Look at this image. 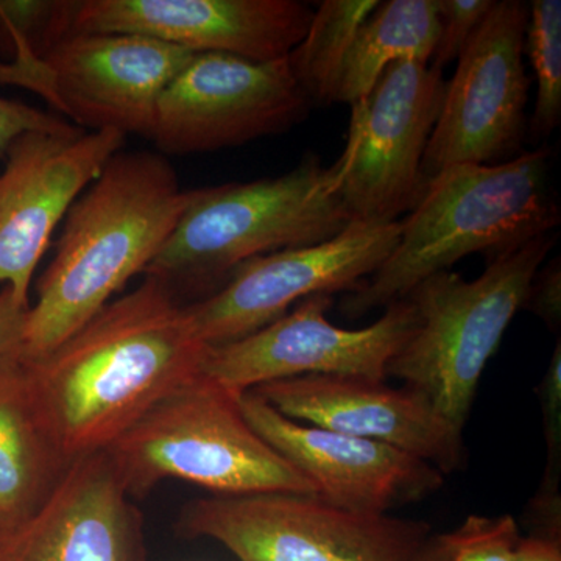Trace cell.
I'll return each instance as SVG.
<instances>
[{"label":"cell","mask_w":561,"mask_h":561,"mask_svg":"<svg viewBox=\"0 0 561 561\" xmlns=\"http://www.w3.org/2000/svg\"><path fill=\"white\" fill-rule=\"evenodd\" d=\"M206 350L186 305L146 276L50 353L20 359L41 420L70 463L106 451L158 402L201 378Z\"/></svg>","instance_id":"6da1fadb"},{"label":"cell","mask_w":561,"mask_h":561,"mask_svg":"<svg viewBox=\"0 0 561 561\" xmlns=\"http://www.w3.org/2000/svg\"><path fill=\"white\" fill-rule=\"evenodd\" d=\"M311 106L287 57L194 54L162 92L150 140L164 157L228 149L290 130Z\"/></svg>","instance_id":"7c38bea8"},{"label":"cell","mask_w":561,"mask_h":561,"mask_svg":"<svg viewBox=\"0 0 561 561\" xmlns=\"http://www.w3.org/2000/svg\"><path fill=\"white\" fill-rule=\"evenodd\" d=\"M522 535L511 515H471L430 548L434 561H516Z\"/></svg>","instance_id":"cb8c5ba5"},{"label":"cell","mask_w":561,"mask_h":561,"mask_svg":"<svg viewBox=\"0 0 561 561\" xmlns=\"http://www.w3.org/2000/svg\"><path fill=\"white\" fill-rule=\"evenodd\" d=\"M3 561H147L142 513L105 451L70 461Z\"/></svg>","instance_id":"ac0fdd59"},{"label":"cell","mask_w":561,"mask_h":561,"mask_svg":"<svg viewBox=\"0 0 561 561\" xmlns=\"http://www.w3.org/2000/svg\"><path fill=\"white\" fill-rule=\"evenodd\" d=\"M27 311V306L14 298L10 287H3L0 291V356L20 346Z\"/></svg>","instance_id":"f1b7e54d"},{"label":"cell","mask_w":561,"mask_h":561,"mask_svg":"<svg viewBox=\"0 0 561 561\" xmlns=\"http://www.w3.org/2000/svg\"><path fill=\"white\" fill-rule=\"evenodd\" d=\"M241 394L201 376L125 431L105 453L130 496H144L164 479L213 496H317L316 485L250 426Z\"/></svg>","instance_id":"8992f818"},{"label":"cell","mask_w":561,"mask_h":561,"mask_svg":"<svg viewBox=\"0 0 561 561\" xmlns=\"http://www.w3.org/2000/svg\"><path fill=\"white\" fill-rule=\"evenodd\" d=\"M245 420L279 456L316 485L317 496L343 511L389 515L443 485V472L411 453L280 415L253 391L239 398Z\"/></svg>","instance_id":"2e32d148"},{"label":"cell","mask_w":561,"mask_h":561,"mask_svg":"<svg viewBox=\"0 0 561 561\" xmlns=\"http://www.w3.org/2000/svg\"><path fill=\"white\" fill-rule=\"evenodd\" d=\"M524 308H529L552 331L559 330L561 320V265L560 257H553L531 280Z\"/></svg>","instance_id":"83f0119b"},{"label":"cell","mask_w":561,"mask_h":561,"mask_svg":"<svg viewBox=\"0 0 561 561\" xmlns=\"http://www.w3.org/2000/svg\"><path fill=\"white\" fill-rule=\"evenodd\" d=\"M77 0H0V57H43L72 35Z\"/></svg>","instance_id":"603a6c76"},{"label":"cell","mask_w":561,"mask_h":561,"mask_svg":"<svg viewBox=\"0 0 561 561\" xmlns=\"http://www.w3.org/2000/svg\"><path fill=\"white\" fill-rule=\"evenodd\" d=\"M548 147L500 164H463L427 181L390 256L342 301L351 319L404 300L424 279L470 254L486 261L557 230L559 203L549 180Z\"/></svg>","instance_id":"3957f363"},{"label":"cell","mask_w":561,"mask_h":561,"mask_svg":"<svg viewBox=\"0 0 561 561\" xmlns=\"http://www.w3.org/2000/svg\"><path fill=\"white\" fill-rule=\"evenodd\" d=\"M401 220L348 227L319 245L275 251L239 265L219 290L186 305L208 346L239 341L312 295L354 294L400 241Z\"/></svg>","instance_id":"4fadbf2b"},{"label":"cell","mask_w":561,"mask_h":561,"mask_svg":"<svg viewBox=\"0 0 561 561\" xmlns=\"http://www.w3.org/2000/svg\"><path fill=\"white\" fill-rule=\"evenodd\" d=\"M72 127V122L51 116L46 111L0 98V158L5 157L11 142L24 133L65 131Z\"/></svg>","instance_id":"484cf974"},{"label":"cell","mask_w":561,"mask_h":561,"mask_svg":"<svg viewBox=\"0 0 561 561\" xmlns=\"http://www.w3.org/2000/svg\"><path fill=\"white\" fill-rule=\"evenodd\" d=\"M0 561H3V560H2V556H0Z\"/></svg>","instance_id":"1f68e13d"},{"label":"cell","mask_w":561,"mask_h":561,"mask_svg":"<svg viewBox=\"0 0 561 561\" xmlns=\"http://www.w3.org/2000/svg\"><path fill=\"white\" fill-rule=\"evenodd\" d=\"M378 5L379 0H324L313 11L305 38L287 57L312 105H330L351 44Z\"/></svg>","instance_id":"44dd1931"},{"label":"cell","mask_w":561,"mask_h":561,"mask_svg":"<svg viewBox=\"0 0 561 561\" xmlns=\"http://www.w3.org/2000/svg\"><path fill=\"white\" fill-rule=\"evenodd\" d=\"M524 51L537 77V101L529 124L531 138H549L561 122V2L531 0Z\"/></svg>","instance_id":"7402d4cb"},{"label":"cell","mask_w":561,"mask_h":561,"mask_svg":"<svg viewBox=\"0 0 561 561\" xmlns=\"http://www.w3.org/2000/svg\"><path fill=\"white\" fill-rule=\"evenodd\" d=\"M445 91L442 70L398 61L351 106L348 144L335 162L351 221L391 224L415 208L427 186L421 162Z\"/></svg>","instance_id":"9c48e42d"},{"label":"cell","mask_w":561,"mask_h":561,"mask_svg":"<svg viewBox=\"0 0 561 561\" xmlns=\"http://www.w3.org/2000/svg\"><path fill=\"white\" fill-rule=\"evenodd\" d=\"M190 198L164 154L117 151L66 216L18 356L33 360L50 353L146 273Z\"/></svg>","instance_id":"7a4b0ae2"},{"label":"cell","mask_w":561,"mask_h":561,"mask_svg":"<svg viewBox=\"0 0 561 561\" xmlns=\"http://www.w3.org/2000/svg\"><path fill=\"white\" fill-rule=\"evenodd\" d=\"M69 461L44 426L16 351L0 356V545L50 496Z\"/></svg>","instance_id":"d6986e66"},{"label":"cell","mask_w":561,"mask_h":561,"mask_svg":"<svg viewBox=\"0 0 561 561\" xmlns=\"http://www.w3.org/2000/svg\"><path fill=\"white\" fill-rule=\"evenodd\" d=\"M350 224L339 195L337 168L305 154L297 168L275 179L191 191L186 209L146 276L173 294L181 286L208 291L209 297L243 262L319 245Z\"/></svg>","instance_id":"277c9868"},{"label":"cell","mask_w":561,"mask_h":561,"mask_svg":"<svg viewBox=\"0 0 561 561\" xmlns=\"http://www.w3.org/2000/svg\"><path fill=\"white\" fill-rule=\"evenodd\" d=\"M192 57L131 33H73L43 57L0 61V84L36 92L83 130L150 139L162 92Z\"/></svg>","instance_id":"ba28073f"},{"label":"cell","mask_w":561,"mask_h":561,"mask_svg":"<svg viewBox=\"0 0 561 561\" xmlns=\"http://www.w3.org/2000/svg\"><path fill=\"white\" fill-rule=\"evenodd\" d=\"M541 409L545 437L548 443L549 471L560 470L561 449V343L557 342L551 364L541 383Z\"/></svg>","instance_id":"4316f807"},{"label":"cell","mask_w":561,"mask_h":561,"mask_svg":"<svg viewBox=\"0 0 561 561\" xmlns=\"http://www.w3.org/2000/svg\"><path fill=\"white\" fill-rule=\"evenodd\" d=\"M529 3L500 0L468 41L451 81H446L437 124L421 172L430 181L454 165L512 160L526 135L529 79L524 38Z\"/></svg>","instance_id":"30bf717a"},{"label":"cell","mask_w":561,"mask_h":561,"mask_svg":"<svg viewBox=\"0 0 561 561\" xmlns=\"http://www.w3.org/2000/svg\"><path fill=\"white\" fill-rule=\"evenodd\" d=\"M516 561H561L560 535L538 534L522 538Z\"/></svg>","instance_id":"f546056e"},{"label":"cell","mask_w":561,"mask_h":561,"mask_svg":"<svg viewBox=\"0 0 561 561\" xmlns=\"http://www.w3.org/2000/svg\"><path fill=\"white\" fill-rule=\"evenodd\" d=\"M331 306V295H312L253 334L208 346L202 378L234 393L301 376L383 381L390 360L419 324L415 306L408 298L393 302L381 319L362 330L331 323L327 317Z\"/></svg>","instance_id":"8fae6325"},{"label":"cell","mask_w":561,"mask_h":561,"mask_svg":"<svg viewBox=\"0 0 561 561\" xmlns=\"http://www.w3.org/2000/svg\"><path fill=\"white\" fill-rule=\"evenodd\" d=\"M556 231L491 257L472 280L435 273L408 295L419 324L387 367L421 394L454 431L463 432L483 370L524 308L531 280L556 247Z\"/></svg>","instance_id":"5b68a950"},{"label":"cell","mask_w":561,"mask_h":561,"mask_svg":"<svg viewBox=\"0 0 561 561\" xmlns=\"http://www.w3.org/2000/svg\"><path fill=\"white\" fill-rule=\"evenodd\" d=\"M496 0H437L438 38L431 66L443 70L459 60L468 41L478 31Z\"/></svg>","instance_id":"d4e9b609"},{"label":"cell","mask_w":561,"mask_h":561,"mask_svg":"<svg viewBox=\"0 0 561 561\" xmlns=\"http://www.w3.org/2000/svg\"><path fill=\"white\" fill-rule=\"evenodd\" d=\"M313 10L300 0H79L73 33H131L194 51L283 60Z\"/></svg>","instance_id":"9a60e30c"},{"label":"cell","mask_w":561,"mask_h":561,"mask_svg":"<svg viewBox=\"0 0 561 561\" xmlns=\"http://www.w3.org/2000/svg\"><path fill=\"white\" fill-rule=\"evenodd\" d=\"M117 131H28L11 142L0 173V283L31 308V284L51 234L122 150Z\"/></svg>","instance_id":"5bb4252c"},{"label":"cell","mask_w":561,"mask_h":561,"mask_svg":"<svg viewBox=\"0 0 561 561\" xmlns=\"http://www.w3.org/2000/svg\"><path fill=\"white\" fill-rule=\"evenodd\" d=\"M416 561H434L432 560L430 548H424V551L420 553L419 559Z\"/></svg>","instance_id":"4dcf8cb0"},{"label":"cell","mask_w":561,"mask_h":561,"mask_svg":"<svg viewBox=\"0 0 561 561\" xmlns=\"http://www.w3.org/2000/svg\"><path fill=\"white\" fill-rule=\"evenodd\" d=\"M179 530L220 542L239 561H416L430 526L309 494L262 493L192 501Z\"/></svg>","instance_id":"52a82bcc"},{"label":"cell","mask_w":561,"mask_h":561,"mask_svg":"<svg viewBox=\"0 0 561 561\" xmlns=\"http://www.w3.org/2000/svg\"><path fill=\"white\" fill-rule=\"evenodd\" d=\"M287 419L394 446L451 472L461 461V434L408 387L350 376H301L250 390Z\"/></svg>","instance_id":"e0dca14e"},{"label":"cell","mask_w":561,"mask_h":561,"mask_svg":"<svg viewBox=\"0 0 561 561\" xmlns=\"http://www.w3.org/2000/svg\"><path fill=\"white\" fill-rule=\"evenodd\" d=\"M437 38V0L379 2L351 44L331 103L360 102L394 62L431 65Z\"/></svg>","instance_id":"ffe728a7"}]
</instances>
